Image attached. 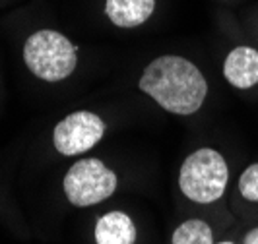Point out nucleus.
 <instances>
[{"label": "nucleus", "instance_id": "obj_3", "mask_svg": "<svg viewBox=\"0 0 258 244\" xmlns=\"http://www.w3.org/2000/svg\"><path fill=\"white\" fill-rule=\"evenodd\" d=\"M227 179V163L221 153L210 147H202L184 159L179 175V186L188 200L198 204H212L223 196Z\"/></svg>", "mask_w": 258, "mask_h": 244}, {"label": "nucleus", "instance_id": "obj_11", "mask_svg": "<svg viewBox=\"0 0 258 244\" xmlns=\"http://www.w3.org/2000/svg\"><path fill=\"white\" fill-rule=\"evenodd\" d=\"M245 244H258V229H252L245 236Z\"/></svg>", "mask_w": 258, "mask_h": 244}, {"label": "nucleus", "instance_id": "obj_9", "mask_svg": "<svg viewBox=\"0 0 258 244\" xmlns=\"http://www.w3.org/2000/svg\"><path fill=\"white\" fill-rule=\"evenodd\" d=\"M212 229L208 227V223L200 219H188L182 225L177 227V231L173 232V244H212Z\"/></svg>", "mask_w": 258, "mask_h": 244}, {"label": "nucleus", "instance_id": "obj_6", "mask_svg": "<svg viewBox=\"0 0 258 244\" xmlns=\"http://www.w3.org/2000/svg\"><path fill=\"white\" fill-rule=\"evenodd\" d=\"M225 79L239 88L248 90L258 84V51L250 47H237L233 49L223 64Z\"/></svg>", "mask_w": 258, "mask_h": 244}, {"label": "nucleus", "instance_id": "obj_12", "mask_svg": "<svg viewBox=\"0 0 258 244\" xmlns=\"http://www.w3.org/2000/svg\"><path fill=\"white\" fill-rule=\"evenodd\" d=\"M221 244H231V242H221Z\"/></svg>", "mask_w": 258, "mask_h": 244}, {"label": "nucleus", "instance_id": "obj_5", "mask_svg": "<svg viewBox=\"0 0 258 244\" xmlns=\"http://www.w3.org/2000/svg\"><path fill=\"white\" fill-rule=\"evenodd\" d=\"M105 124L97 115L90 111H78L62 118L54 126V147L58 153L72 157V155L86 153L97 141L103 138Z\"/></svg>", "mask_w": 258, "mask_h": 244}, {"label": "nucleus", "instance_id": "obj_2", "mask_svg": "<svg viewBox=\"0 0 258 244\" xmlns=\"http://www.w3.org/2000/svg\"><path fill=\"white\" fill-rule=\"evenodd\" d=\"M24 60L37 77L47 82H58L74 72L78 54L76 47L62 33L52 29H41L27 37Z\"/></svg>", "mask_w": 258, "mask_h": 244}, {"label": "nucleus", "instance_id": "obj_4", "mask_svg": "<svg viewBox=\"0 0 258 244\" xmlns=\"http://www.w3.org/2000/svg\"><path fill=\"white\" fill-rule=\"evenodd\" d=\"M116 175L99 159H82L74 163L64 177V194L70 204L88 207L113 196Z\"/></svg>", "mask_w": 258, "mask_h": 244}, {"label": "nucleus", "instance_id": "obj_7", "mask_svg": "<svg viewBox=\"0 0 258 244\" xmlns=\"http://www.w3.org/2000/svg\"><path fill=\"white\" fill-rule=\"evenodd\" d=\"M155 0H107L105 14L118 27H136L154 14Z\"/></svg>", "mask_w": 258, "mask_h": 244}, {"label": "nucleus", "instance_id": "obj_8", "mask_svg": "<svg viewBox=\"0 0 258 244\" xmlns=\"http://www.w3.org/2000/svg\"><path fill=\"white\" fill-rule=\"evenodd\" d=\"M95 242L97 244H134L136 227L132 219L122 211H111L97 221L95 225Z\"/></svg>", "mask_w": 258, "mask_h": 244}, {"label": "nucleus", "instance_id": "obj_10", "mask_svg": "<svg viewBox=\"0 0 258 244\" xmlns=\"http://www.w3.org/2000/svg\"><path fill=\"white\" fill-rule=\"evenodd\" d=\"M239 190L248 202H258V163L250 165L239 180Z\"/></svg>", "mask_w": 258, "mask_h": 244}, {"label": "nucleus", "instance_id": "obj_1", "mask_svg": "<svg viewBox=\"0 0 258 244\" xmlns=\"http://www.w3.org/2000/svg\"><path fill=\"white\" fill-rule=\"evenodd\" d=\"M138 86L165 111L184 116L196 113L208 93L202 72L190 60L171 54L150 62Z\"/></svg>", "mask_w": 258, "mask_h": 244}]
</instances>
